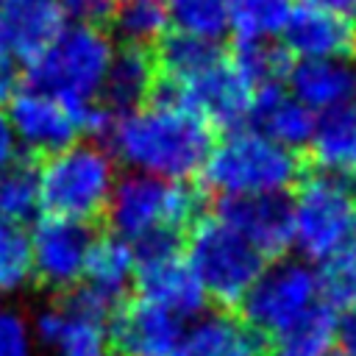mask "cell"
<instances>
[{
  "mask_svg": "<svg viewBox=\"0 0 356 356\" xmlns=\"http://www.w3.org/2000/svg\"><path fill=\"white\" fill-rule=\"evenodd\" d=\"M19 159V139L14 134L8 108L0 103V170H6L8 164H14Z\"/></svg>",
  "mask_w": 356,
  "mask_h": 356,
  "instance_id": "obj_34",
  "label": "cell"
},
{
  "mask_svg": "<svg viewBox=\"0 0 356 356\" xmlns=\"http://www.w3.org/2000/svg\"><path fill=\"white\" fill-rule=\"evenodd\" d=\"M298 3L323 8V11H331L337 17H345V19L356 22V0H298Z\"/></svg>",
  "mask_w": 356,
  "mask_h": 356,
  "instance_id": "obj_36",
  "label": "cell"
},
{
  "mask_svg": "<svg viewBox=\"0 0 356 356\" xmlns=\"http://www.w3.org/2000/svg\"><path fill=\"white\" fill-rule=\"evenodd\" d=\"M172 356H264V337L250 331L236 314H209L197 320Z\"/></svg>",
  "mask_w": 356,
  "mask_h": 356,
  "instance_id": "obj_19",
  "label": "cell"
},
{
  "mask_svg": "<svg viewBox=\"0 0 356 356\" xmlns=\"http://www.w3.org/2000/svg\"><path fill=\"white\" fill-rule=\"evenodd\" d=\"M292 242L309 261H328L353 245L356 184L314 172L298 181L292 197Z\"/></svg>",
  "mask_w": 356,
  "mask_h": 356,
  "instance_id": "obj_7",
  "label": "cell"
},
{
  "mask_svg": "<svg viewBox=\"0 0 356 356\" xmlns=\"http://www.w3.org/2000/svg\"><path fill=\"white\" fill-rule=\"evenodd\" d=\"M106 136L111 156L128 172L184 184L200 175L214 147L211 128L167 92L136 111L114 117Z\"/></svg>",
  "mask_w": 356,
  "mask_h": 356,
  "instance_id": "obj_1",
  "label": "cell"
},
{
  "mask_svg": "<svg viewBox=\"0 0 356 356\" xmlns=\"http://www.w3.org/2000/svg\"><path fill=\"white\" fill-rule=\"evenodd\" d=\"M339 348L356 353V309L339 317Z\"/></svg>",
  "mask_w": 356,
  "mask_h": 356,
  "instance_id": "obj_37",
  "label": "cell"
},
{
  "mask_svg": "<svg viewBox=\"0 0 356 356\" xmlns=\"http://www.w3.org/2000/svg\"><path fill=\"white\" fill-rule=\"evenodd\" d=\"M281 39L286 56H295V61L348 58L356 47V25L331 11L298 3Z\"/></svg>",
  "mask_w": 356,
  "mask_h": 356,
  "instance_id": "obj_15",
  "label": "cell"
},
{
  "mask_svg": "<svg viewBox=\"0 0 356 356\" xmlns=\"http://www.w3.org/2000/svg\"><path fill=\"white\" fill-rule=\"evenodd\" d=\"M298 0H228L236 42H273L284 36Z\"/></svg>",
  "mask_w": 356,
  "mask_h": 356,
  "instance_id": "obj_23",
  "label": "cell"
},
{
  "mask_svg": "<svg viewBox=\"0 0 356 356\" xmlns=\"http://www.w3.org/2000/svg\"><path fill=\"white\" fill-rule=\"evenodd\" d=\"M231 61L256 89L281 83V78L289 72V56L275 42H236Z\"/></svg>",
  "mask_w": 356,
  "mask_h": 356,
  "instance_id": "obj_29",
  "label": "cell"
},
{
  "mask_svg": "<svg viewBox=\"0 0 356 356\" xmlns=\"http://www.w3.org/2000/svg\"><path fill=\"white\" fill-rule=\"evenodd\" d=\"M117 181V159L111 150L81 139L42 161V211L89 225L108 211Z\"/></svg>",
  "mask_w": 356,
  "mask_h": 356,
  "instance_id": "obj_3",
  "label": "cell"
},
{
  "mask_svg": "<svg viewBox=\"0 0 356 356\" xmlns=\"http://www.w3.org/2000/svg\"><path fill=\"white\" fill-rule=\"evenodd\" d=\"M0 356H31L28 328L22 317L11 312H0Z\"/></svg>",
  "mask_w": 356,
  "mask_h": 356,
  "instance_id": "obj_33",
  "label": "cell"
},
{
  "mask_svg": "<svg viewBox=\"0 0 356 356\" xmlns=\"http://www.w3.org/2000/svg\"><path fill=\"white\" fill-rule=\"evenodd\" d=\"M114 53L117 47L100 25L67 22L64 31L28 64L31 86L78 108L100 103Z\"/></svg>",
  "mask_w": 356,
  "mask_h": 356,
  "instance_id": "obj_5",
  "label": "cell"
},
{
  "mask_svg": "<svg viewBox=\"0 0 356 356\" xmlns=\"http://www.w3.org/2000/svg\"><path fill=\"white\" fill-rule=\"evenodd\" d=\"M111 25L122 44L145 50L150 44H161L167 31L172 28L167 0H117Z\"/></svg>",
  "mask_w": 356,
  "mask_h": 356,
  "instance_id": "obj_24",
  "label": "cell"
},
{
  "mask_svg": "<svg viewBox=\"0 0 356 356\" xmlns=\"http://www.w3.org/2000/svg\"><path fill=\"white\" fill-rule=\"evenodd\" d=\"M3 50H11L8 44V33H6V11H3V0H0V53ZM14 53V50H11Z\"/></svg>",
  "mask_w": 356,
  "mask_h": 356,
  "instance_id": "obj_38",
  "label": "cell"
},
{
  "mask_svg": "<svg viewBox=\"0 0 356 356\" xmlns=\"http://www.w3.org/2000/svg\"><path fill=\"white\" fill-rule=\"evenodd\" d=\"M134 270H136V248L117 234H103L95 236L89 248L83 284L122 300L125 286L134 284Z\"/></svg>",
  "mask_w": 356,
  "mask_h": 356,
  "instance_id": "obj_22",
  "label": "cell"
},
{
  "mask_svg": "<svg viewBox=\"0 0 356 356\" xmlns=\"http://www.w3.org/2000/svg\"><path fill=\"white\" fill-rule=\"evenodd\" d=\"M19 92V58L11 50L0 53V103L11 100Z\"/></svg>",
  "mask_w": 356,
  "mask_h": 356,
  "instance_id": "obj_35",
  "label": "cell"
},
{
  "mask_svg": "<svg viewBox=\"0 0 356 356\" xmlns=\"http://www.w3.org/2000/svg\"><path fill=\"white\" fill-rule=\"evenodd\" d=\"M320 298V273L300 259H278L273 261L253 289L245 295L236 317L270 339L298 317H303Z\"/></svg>",
  "mask_w": 356,
  "mask_h": 356,
  "instance_id": "obj_9",
  "label": "cell"
},
{
  "mask_svg": "<svg viewBox=\"0 0 356 356\" xmlns=\"http://www.w3.org/2000/svg\"><path fill=\"white\" fill-rule=\"evenodd\" d=\"M181 334V317L145 298H122L106 323L114 356H172Z\"/></svg>",
  "mask_w": 356,
  "mask_h": 356,
  "instance_id": "obj_13",
  "label": "cell"
},
{
  "mask_svg": "<svg viewBox=\"0 0 356 356\" xmlns=\"http://www.w3.org/2000/svg\"><path fill=\"white\" fill-rule=\"evenodd\" d=\"M33 278L31 231L0 217V292H17Z\"/></svg>",
  "mask_w": 356,
  "mask_h": 356,
  "instance_id": "obj_28",
  "label": "cell"
},
{
  "mask_svg": "<svg viewBox=\"0 0 356 356\" xmlns=\"http://www.w3.org/2000/svg\"><path fill=\"white\" fill-rule=\"evenodd\" d=\"M331 356H356V353H350V350H345V348H334Z\"/></svg>",
  "mask_w": 356,
  "mask_h": 356,
  "instance_id": "obj_39",
  "label": "cell"
},
{
  "mask_svg": "<svg viewBox=\"0 0 356 356\" xmlns=\"http://www.w3.org/2000/svg\"><path fill=\"white\" fill-rule=\"evenodd\" d=\"M56 345H58L61 356H108L111 353L108 339H106V325L78 320V317H70V314H64V325H61V334H58Z\"/></svg>",
  "mask_w": 356,
  "mask_h": 356,
  "instance_id": "obj_31",
  "label": "cell"
},
{
  "mask_svg": "<svg viewBox=\"0 0 356 356\" xmlns=\"http://www.w3.org/2000/svg\"><path fill=\"white\" fill-rule=\"evenodd\" d=\"M111 234L131 245L156 236H178L200 217V195L184 181L128 172L117 181L108 211Z\"/></svg>",
  "mask_w": 356,
  "mask_h": 356,
  "instance_id": "obj_6",
  "label": "cell"
},
{
  "mask_svg": "<svg viewBox=\"0 0 356 356\" xmlns=\"http://www.w3.org/2000/svg\"><path fill=\"white\" fill-rule=\"evenodd\" d=\"M156 78H159L156 58L145 47H128V44H122V47H117L114 61L108 67L100 103L114 117L128 114V111H136V108H142L145 103L153 100Z\"/></svg>",
  "mask_w": 356,
  "mask_h": 356,
  "instance_id": "obj_18",
  "label": "cell"
},
{
  "mask_svg": "<svg viewBox=\"0 0 356 356\" xmlns=\"http://www.w3.org/2000/svg\"><path fill=\"white\" fill-rule=\"evenodd\" d=\"M164 92L184 103L189 111H195L211 131L222 128L228 134L245 128V122L253 114L259 89L236 70V64L228 56L220 53L195 75L178 83H164Z\"/></svg>",
  "mask_w": 356,
  "mask_h": 356,
  "instance_id": "obj_10",
  "label": "cell"
},
{
  "mask_svg": "<svg viewBox=\"0 0 356 356\" xmlns=\"http://www.w3.org/2000/svg\"><path fill=\"white\" fill-rule=\"evenodd\" d=\"M250 120L256 131L292 153L309 147L317 128V114L306 108L284 83H273L256 92Z\"/></svg>",
  "mask_w": 356,
  "mask_h": 356,
  "instance_id": "obj_17",
  "label": "cell"
},
{
  "mask_svg": "<svg viewBox=\"0 0 356 356\" xmlns=\"http://www.w3.org/2000/svg\"><path fill=\"white\" fill-rule=\"evenodd\" d=\"M175 33L217 44L231 31L228 0H167Z\"/></svg>",
  "mask_w": 356,
  "mask_h": 356,
  "instance_id": "obj_26",
  "label": "cell"
},
{
  "mask_svg": "<svg viewBox=\"0 0 356 356\" xmlns=\"http://www.w3.org/2000/svg\"><path fill=\"white\" fill-rule=\"evenodd\" d=\"M64 17H70L78 25H100L103 19H111L117 0H58Z\"/></svg>",
  "mask_w": 356,
  "mask_h": 356,
  "instance_id": "obj_32",
  "label": "cell"
},
{
  "mask_svg": "<svg viewBox=\"0 0 356 356\" xmlns=\"http://www.w3.org/2000/svg\"><path fill=\"white\" fill-rule=\"evenodd\" d=\"M42 209V186L39 167L25 159H17L6 170H0V217L11 222H31Z\"/></svg>",
  "mask_w": 356,
  "mask_h": 356,
  "instance_id": "obj_25",
  "label": "cell"
},
{
  "mask_svg": "<svg viewBox=\"0 0 356 356\" xmlns=\"http://www.w3.org/2000/svg\"><path fill=\"white\" fill-rule=\"evenodd\" d=\"M339 312L317 300L303 317L264 339V356H331L339 339Z\"/></svg>",
  "mask_w": 356,
  "mask_h": 356,
  "instance_id": "obj_21",
  "label": "cell"
},
{
  "mask_svg": "<svg viewBox=\"0 0 356 356\" xmlns=\"http://www.w3.org/2000/svg\"><path fill=\"white\" fill-rule=\"evenodd\" d=\"M286 89L317 117L356 100V64L348 58L295 61L286 72Z\"/></svg>",
  "mask_w": 356,
  "mask_h": 356,
  "instance_id": "obj_16",
  "label": "cell"
},
{
  "mask_svg": "<svg viewBox=\"0 0 356 356\" xmlns=\"http://www.w3.org/2000/svg\"><path fill=\"white\" fill-rule=\"evenodd\" d=\"M200 178L220 200L275 197L300 181L298 153L275 145L253 125L228 131L214 142Z\"/></svg>",
  "mask_w": 356,
  "mask_h": 356,
  "instance_id": "obj_2",
  "label": "cell"
},
{
  "mask_svg": "<svg viewBox=\"0 0 356 356\" xmlns=\"http://www.w3.org/2000/svg\"><path fill=\"white\" fill-rule=\"evenodd\" d=\"M217 214L231 222L264 259H284L292 242V206L284 195L220 200Z\"/></svg>",
  "mask_w": 356,
  "mask_h": 356,
  "instance_id": "obj_14",
  "label": "cell"
},
{
  "mask_svg": "<svg viewBox=\"0 0 356 356\" xmlns=\"http://www.w3.org/2000/svg\"><path fill=\"white\" fill-rule=\"evenodd\" d=\"M184 253L209 300L236 314L245 295L267 270V259L220 214H200L186 231Z\"/></svg>",
  "mask_w": 356,
  "mask_h": 356,
  "instance_id": "obj_4",
  "label": "cell"
},
{
  "mask_svg": "<svg viewBox=\"0 0 356 356\" xmlns=\"http://www.w3.org/2000/svg\"><path fill=\"white\" fill-rule=\"evenodd\" d=\"M309 150L320 172L356 181V100L317 117Z\"/></svg>",
  "mask_w": 356,
  "mask_h": 356,
  "instance_id": "obj_20",
  "label": "cell"
},
{
  "mask_svg": "<svg viewBox=\"0 0 356 356\" xmlns=\"http://www.w3.org/2000/svg\"><path fill=\"white\" fill-rule=\"evenodd\" d=\"M320 273V298L337 312L356 309V248H345L342 253L323 261Z\"/></svg>",
  "mask_w": 356,
  "mask_h": 356,
  "instance_id": "obj_30",
  "label": "cell"
},
{
  "mask_svg": "<svg viewBox=\"0 0 356 356\" xmlns=\"http://www.w3.org/2000/svg\"><path fill=\"white\" fill-rule=\"evenodd\" d=\"M353 248H356V231H353Z\"/></svg>",
  "mask_w": 356,
  "mask_h": 356,
  "instance_id": "obj_40",
  "label": "cell"
},
{
  "mask_svg": "<svg viewBox=\"0 0 356 356\" xmlns=\"http://www.w3.org/2000/svg\"><path fill=\"white\" fill-rule=\"evenodd\" d=\"M8 117L19 147L42 153L44 159L81 142V136L108 134L114 122V114L103 103L78 108L36 86H25L8 100Z\"/></svg>",
  "mask_w": 356,
  "mask_h": 356,
  "instance_id": "obj_8",
  "label": "cell"
},
{
  "mask_svg": "<svg viewBox=\"0 0 356 356\" xmlns=\"http://www.w3.org/2000/svg\"><path fill=\"white\" fill-rule=\"evenodd\" d=\"M134 248H136L134 286L139 298L170 309L181 320L197 317L209 298L195 270L189 267L178 236H156Z\"/></svg>",
  "mask_w": 356,
  "mask_h": 356,
  "instance_id": "obj_11",
  "label": "cell"
},
{
  "mask_svg": "<svg viewBox=\"0 0 356 356\" xmlns=\"http://www.w3.org/2000/svg\"><path fill=\"white\" fill-rule=\"evenodd\" d=\"M220 56V47L211 42H200L184 33H167L161 39L159 47V72L164 75V83H178L189 75H195L197 70H203L206 64H211Z\"/></svg>",
  "mask_w": 356,
  "mask_h": 356,
  "instance_id": "obj_27",
  "label": "cell"
},
{
  "mask_svg": "<svg viewBox=\"0 0 356 356\" xmlns=\"http://www.w3.org/2000/svg\"><path fill=\"white\" fill-rule=\"evenodd\" d=\"M95 236L89 225L61 220V217H39L31 228V250H33V278L44 289L70 292L83 281L86 259Z\"/></svg>",
  "mask_w": 356,
  "mask_h": 356,
  "instance_id": "obj_12",
  "label": "cell"
}]
</instances>
